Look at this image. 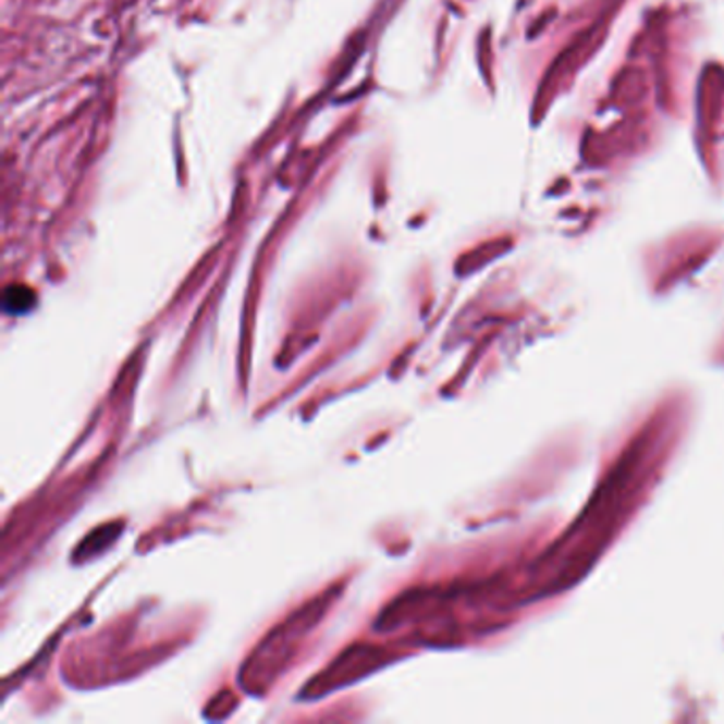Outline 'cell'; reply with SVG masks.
Returning <instances> with one entry per match:
<instances>
[{
    "mask_svg": "<svg viewBox=\"0 0 724 724\" xmlns=\"http://www.w3.org/2000/svg\"><path fill=\"white\" fill-rule=\"evenodd\" d=\"M377 650L372 648H355L353 654H342L341 659L332 665L330 672H321L323 676L317 678L312 682V688H317V695H326V692H332V688H336L339 684H348V682L355 680L361 676V672H368L372 665H375V659H377Z\"/></svg>",
    "mask_w": 724,
    "mask_h": 724,
    "instance_id": "6da1fadb",
    "label": "cell"
},
{
    "mask_svg": "<svg viewBox=\"0 0 724 724\" xmlns=\"http://www.w3.org/2000/svg\"><path fill=\"white\" fill-rule=\"evenodd\" d=\"M35 304V294L33 290L24 287V285H11L4 292V310L13 312V315H22L26 310H30Z\"/></svg>",
    "mask_w": 724,
    "mask_h": 724,
    "instance_id": "7a4b0ae2",
    "label": "cell"
}]
</instances>
